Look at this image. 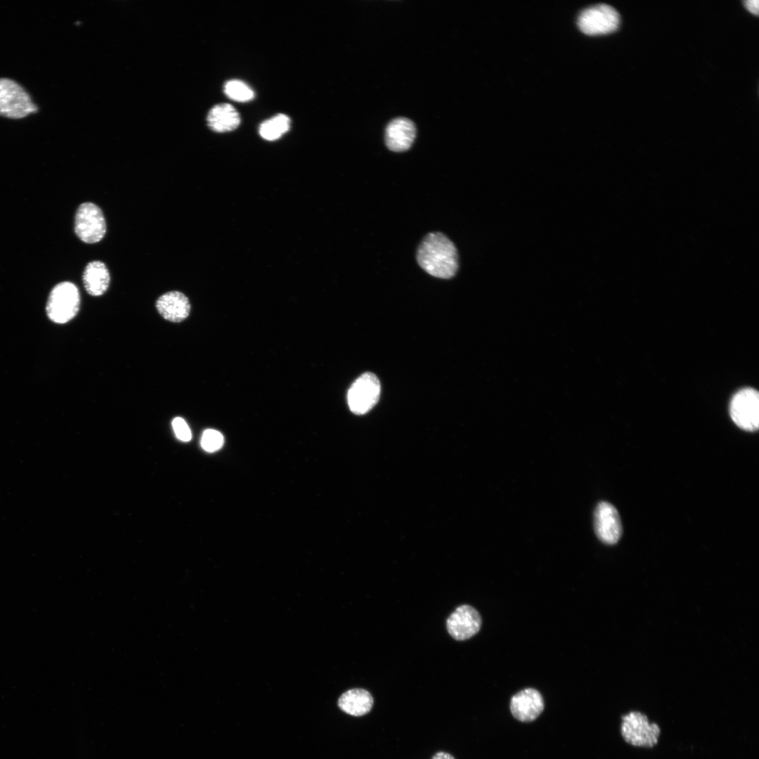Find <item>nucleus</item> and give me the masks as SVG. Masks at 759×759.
I'll list each match as a JSON object with an SVG mask.
<instances>
[{"instance_id":"f257e3e1","label":"nucleus","mask_w":759,"mask_h":759,"mask_svg":"<svg viewBox=\"0 0 759 759\" xmlns=\"http://www.w3.org/2000/svg\"><path fill=\"white\" fill-rule=\"evenodd\" d=\"M417 261L427 273L436 278L448 279L458 268V256L455 245L443 233H429L417 251Z\"/></svg>"},{"instance_id":"f03ea898","label":"nucleus","mask_w":759,"mask_h":759,"mask_svg":"<svg viewBox=\"0 0 759 759\" xmlns=\"http://www.w3.org/2000/svg\"><path fill=\"white\" fill-rule=\"evenodd\" d=\"M79 304L77 287L71 282H61L49 294L46 304L48 317L56 323H65L77 315Z\"/></svg>"},{"instance_id":"7ed1b4c3","label":"nucleus","mask_w":759,"mask_h":759,"mask_svg":"<svg viewBox=\"0 0 759 759\" xmlns=\"http://www.w3.org/2000/svg\"><path fill=\"white\" fill-rule=\"evenodd\" d=\"M37 110L30 94L20 84L8 78H0V116L21 119Z\"/></svg>"},{"instance_id":"20e7f679","label":"nucleus","mask_w":759,"mask_h":759,"mask_svg":"<svg viewBox=\"0 0 759 759\" xmlns=\"http://www.w3.org/2000/svg\"><path fill=\"white\" fill-rule=\"evenodd\" d=\"M621 734L630 745L652 748L656 746L661 734L659 726L650 723L647 716L639 711H630L621 715Z\"/></svg>"},{"instance_id":"39448f33","label":"nucleus","mask_w":759,"mask_h":759,"mask_svg":"<svg viewBox=\"0 0 759 759\" xmlns=\"http://www.w3.org/2000/svg\"><path fill=\"white\" fill-rule=\"evenodd\" d=\"M618 11L611 6L599 4L583 11L578 18L581 32L588 35H599L616 31L620 25Z\"/></svg>"},{"instance_id":"423d86ee","label":"nucleus","mask_w":759,"mask_h":759,"mask_svg":"<svg viewBox=\"0 0 759 759\" xmlns=\"http://www.w3.org/2000/svg\"><path fill=\"white\" fill-rule=\"evenodd\" d=\"M74 232L84 242L101 240L106 233V223L100 208L92 202L81 204L75 214Z\"/></svg>"},{"instance_id":"0eeeda50","label":"nucleus","mask_w":759,"mask_h":759,"mask_svg":"<svg viewBox=\"0 0 759 759\" xmlns=\"http://www.w3.org/2000/svg\"><path fill=\"white\" fill-rule=\"evenodd\" d=\"M729 413L732 420L741 429L753 432L759 426V395L752 388L739 390L732 397Z\"/></svg>"},{"instance_id":"6e6552de","label":"nucleus","mask_w":759,"mask_h":759,"mask_svg":"<svg viewBox=\"0 0 759 759\" xmlns=\"http://www.w3.org/2000/svg\"><path fill=\"white\" fill-rule=\"evenodd\" d=\"M379 395L378 378L373 373L365 372L358 377L349 389V407L356 415L365 414L377 403Z\"/></svg>"},{"instance_id":"1a4fd4ad","label":"nucleus","mask_w":759,"mask_h":759,"mask_svg":"<svg viewBox=\"0 0 759 759\" xmlns=\"http://www.w3.org/2000/svg\"><path fill=\"white\" fill-rule=\"evenodd\" d=\"M595 531L598 538L608 545L616 543L622 534L621 519L614 505L599 502L594 514Z\"/></svg>"},{"instance_id":"9d476101","label":"nucleus","mask_w":759,"mask_h":759,"mask_svg":"<svg viewBox=\"0 0 759 759\" xmlns=\"http://www.w3.org/2000/svg\"><path fill=\"white\" fill-rule=\"evenodd\" d=\"M481 625L479 612L469 605L458 606L448 618L446 628L456 640H467L476 634Z\"/></svg>"},{"instance_id":"9b49d317","label":"nucleus","mask_w":759,"mask_h":759,"mask_svg":"<svg viewBox=\"0 0 759 759\" xmlns=\"http://www.w3.org/2000/svg\"><path fill=\"white\" fill-rule=\"evenodd\" d=\"M545 708L543 696L537 689L526 688L515 694L510 700V709L513 717L522 722H531L538 718Z\"/></svg>"},{"instance_id":"f8f14e48","label":"nucleus","mask_w":759,"mask_h":759,"mask_svg":"<svg viewBox=\"0 0 759 759\" xmlns=\"http://www.w3.org/2000/svg\"><path fill=\"white\" fill-rule=\"evenodd\" d=\"M416 135L414 123L409 119L398 117L389 123L385 131L387 147L394 152H403L412 145Z\"/></svg>"},{"instance_id":"ddd939ff","label":"nucleus","mask_w":759,"mask_h":759,"mask_svg":"<svg viewBox=\"0 0 759 759\" xmlns=\"http://www.w3.org/2000/svg\"><path fill=\"white\" fill-rule=\"evenodd\" d=\"M156 308L164 319L179 323L188 316L190 305L188 299L182 292L170 291L158 298Z\"/></svg>"},{"instance_id":"4468645a","label":"nucleus","mask_w":759,"mask_h":759,"mask_svg":"<svg viewBox=\"0 0 759 759\" xmlns=\"http://www.w3.org/2000/svg\"><path fill=\"white\" fill-rule=\"evenodd\" d=\"M207 122L209 129L215 132H229L238 127L240 124V117L233 105L221 103L210 109L207 117Z\"/></svg>"},{"instance_id":"2eb2a0df","label":"nucleus","mask_w":759,"mask_h":759,"mask_svg":"<svg viewBox=\"0 0 759 759\" xmlns=\"http://www.w3.org/2000/svg\"><path fill=\"white\" fill-rule=\"evenodd\" d=\"M82 279L84 287L89 294L100 296L108 290L110 276L103 262L92 261L84 268Z\"/></svg>"},{"instance_id":"dca6fc26","label":"nucleus","mask_w":759,"mask_h":759,"mask_svg":"<svg viewBox=\"0 0 759 759\" xmlns=\"http://www.w3.org/2000/svg\"><path fill=\"white\" fill-rule=\"evenodd\" d=\"M373 705L370 693L363 689H351L343 693L338 700V706L344 713L361 716L369 713Z\"/></svg>"},{"instance_id":"f3484780","label":"nucleus","mask_w":759,"mask_h":759,"mask_svg":"<svg viewBox=\"0 0 759 759\" xmlns=\"http://www.w3.org/2000/svg\"><path fill=\"white\" fill-rule=\"evenodd\" d=\"M290 119L285 114H277L259 126V134L265 140L275 141L289 131Z\"/></svg>"},{"instance_id":"a211bd4d","label":"nucleus","mask_w":759,"mask_h":759,"mask_svg":"<svg viewBox=\"0 0 759 759\" xmlns=\"http://www.w3.org/2000/svg\"><path fill=\"white\" fill-rule=\"evenodd\" d=\"M224 93L231 99L238 102H246L253 99V90L245 82L238 79H231L224 84Z\"/></svg>"},{"instance_id":"6ab92c4d","label":"nucleus","mask_w":759,"mask_h":759,"mask_svg":"<svg viewBox=\"0 0 759 759\" xmlns=\"http://www.w3.org/2000/svg\"><path fill=\"white\" fill-rule=\"evenodd\" d=\"M223 442V436L219 432L209 429L203 432L200 443L205 450L213 453L219 450Z\"/></svg>"},{"instance_id":"aec40b11","label":"nucleus","mask_w":759,"mask_h":759,"mask_svg":"<svg viewBox=\"0 0 759 759\" xmlns=\"http://www.w3.org/2000/svg\"><path fill=\"white\" fill-rule=\"evenodd\" d=\"M172 427L176 437L182 441H189L192 434L190 429L186 421L179 417L172 421Z\"/></svg>"},{"instance_id":"412c9836","label":"nucleus","mask_w":759,"mask_h":759,"mask_svg":"<svg viewBox=\"0 0 759 759\" xmlns=\"http://www.w3.org/2000/svg\"><path fill=\"white\" fill-rule=\"evenodd\" d=\"M744 4L746 8L751 13L756 15L759 13V1L758 0H746L744 1Z\"/></svg>"},{"instance_id":"4be33fe9","label":"nucleus","mask_w":759,"mask_h":759,"mask_svg":"<svg viewBox=\"0 0 759 759\" xmlns=\"http://www.w3.org/2000/svg\"><path fill=\"white\" fill-rule=\"evenodd\" d=\"M432 759H455L453 755L446 752L436 753Z\"/></svg>"}]
</instances>
